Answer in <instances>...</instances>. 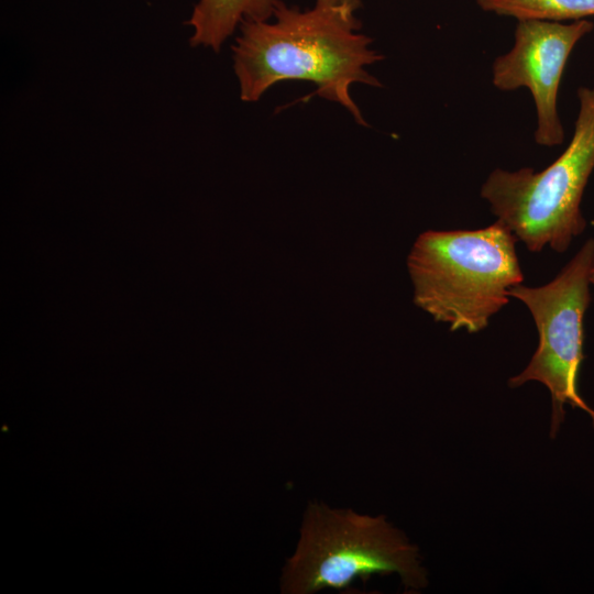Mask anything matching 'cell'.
<instances>
[{"label": "cell", "instance_id": "3957f363", "mask_svg": "<svg viewBox=\"0 0 594 594\" xmlns=\"http://www.w3.org/2000/svg\"><path fill=\"white\" fill-rule=\"evenodd\" d=\"M392 573L411 592L428 585L418 547L384 515L309 502L296 549L282 570L279 588L284 594L344 591L356 580L366 582L374 574Z\"/></svg>", "mask_w": 594, "mask_h": 594}, {"label": "cell", "instance_id": "5b68a950", "mask_svg": "<svg viewBox=\"0 0 594 594\" xmlns=\"http://www.w3.org/2000/svg\"><path fill=\"white\" fill-rule=\"evenodd\" d=\"M594 266V239H588L561 272L540 287L515 285L508 296L522 301L531 312L539 344L527 367L508 380L519 387L529 381L542 383L551 394L550 438L554 439L564 420V405L592 409L578 392L579 372L584 360L583 319L591 302L590 274Z\"/></svg>", "mask_w": 594, "mask_h": 594}, {"label": "cell", "instance_id": "ba28073f", "mask_svg": "<svg viewBox=\"0 0 594 594\" xmlns=\"http://www.w3.org/2000/svg\"><path fill=\"white\" fill-rule=\"evenodd\" d=\"M485 12L518 20L572 22L594 16V0H475Z\"/></svg>", "mask_w": 594, "mask_h": 594}, {"label": "cell", "instance_id": "52a82bcc", "mask_svg": "<svg viewBox=\"0 0 594 594\" xmlns=\"http://www.w3.org/2000/svg\"><path fill=\"white\" fill-rule=\"evenodd\" d=\"M282 0H198L187 24L190 45L220 51L244 21L271 20Z\"/></svg>", "mask_w": 594, "mask_h": 594}, {"label": "cell", "instance_id": "9c48e42d", "mask_svg": "<svg viewBox=\"0 0 594 594\" xmlns=\"http://www.w3.org/2000/svg\"><path fill=\"white\" fill-rule=\"evenodd\" d=\"M590 283H591L592 285H594V266H593V268L591 270V274H590Z\"/></svg>", "mask_w": 594, "mask_h": 594}, {"label": "cell", "instance_id": "8992f818", "mask_svg": "<svg viewBox=\"0 0 594 594\" xmlns=\"http://www.w3.org/2000/svg\"><path fill=\"white\" fill-rule=\"evenodd\" d=\"M594 29L585 20L557 22L518 20L512 48L492 64V84L501 91L529 90L536 110L535 142L553 147L565 132L558 112V95L565 65L575 45Z\"/></svg>", "mask_w": 594, "mask_h": 594}, {"label": "cell", "instance_id": "277c9868", "mask_svg": "<svg viewBox=\"0 0 594 594\" xmlns=\"http://www.w3.org/2000/svg\"><path fill=\"white\" fill-rule=\"evenodd\" d=\"M576 95L573 134L557 160L540 172L496 168L481 188L497 220L534 253L547 245L563 253L586 228L581 202L594 170V86Z\"/></svg>", "mask_w": 594, "mask_h": 594}, {"label": "cell", "instance_id": "7a4b0ae2", "mask_svg": "<svg viewBox=\"0 0 594 594\" xmlns=\"http://www.w3.org/2000/svg\"><path fill=\"white\" fill-rule=\"evenodd\" d=\"M517 238L502 222L477 230H428L407 257L414 302L450 331L485 329L524 282Z\"/></svg>", "mask_w": 594, "mask_h": 594}, {"label": "cell", "instance_id": "6da1fadb", "mask_svg": "<svg viewBox=\"0 0 594 594\" xmlns=\"http://www.w3.org/2000/svg\"><path fill=\"white\" fill-rule=\"evenodd\" d=\"M361 0H314L306 10L282 2L271 20L244 21L232 46L241 100L255 102L284 80L308 81L366 127L351 87H382L366 67L384 56L361 32Z\"/></svg>", "mask_w": 594, "mask_h": 594}]
</instances>
